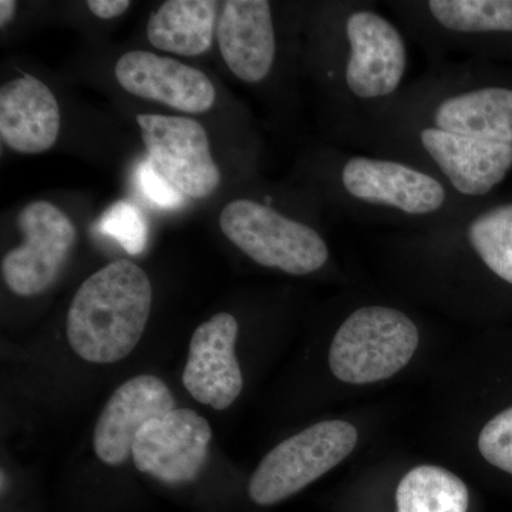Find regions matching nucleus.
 Masks as SVG:
<instances>
[{
	"label": "nucleus",
	"instance_id": "nucleus-1",
	"mask_svg": "<svg viewBox=\"0 0 512 512\" xmlns=\"http://www.w3.org/2000/svg\"><path fill=\"white\" fill-rule=\"evenodd\" d=\"M153 306V286L143 268L117 259L77 289L66 333L77 356L90 363H116L143 338Z\"/></svg>",
	"mask_w": 512,
	"mask_h": 512
},
{
	"label": "nucleus",
	"instance_id": "nucleus-2",
	"mask_svg": "<svg viewBox=\"0 0 512 512\" xmlns=\"http://www.w3.org/2000/svg\"><path fill=\"white\" fill-rule=\"evenodd\" d=\"M419 329L406 313L386 306L357 309L336 332L329 350V367L340 382H382L409 365Z\"/></svg>",
	"mask_w": 512,
	"mask_h": 512
},
{
	"label": "nucleus",
	"instance_id": "nucleus-3",
	"mask_svg": "<svg viewBox=\"0 0 512 512\" xmlns=\"http://www.w3.org/2000/svg\"><path fill=\"white\" fill-rule=\"evenodd\" d=\"M357 440L348 421L313 424L266 454L249 480V498L262 507L288 500L349 457Z\"/></svg>",
	"mask_w": 512,
	"mask_h": 512
},
{
	"label": "nucleus",
	"instance_id": "nucleus-4",
	"mask_svg": "<svg viewBox=\"0 0 512 512\" xmlns=\"http://www.w3.org/2000/svg\"><path fill=\"white\" fill-rule=\"evenodd\" d=\"M220 227L235 247L266 268L302 276L328 262V245L315 229L261 202H229L221 211Z\"/></svg>",
	"mask_w": 512,
	"mask_h": 512
},
{
	"label": "nucleus",
	"instance_id": "nucleus-5",
	"mask_svg": "<svg viewBox=\"0 0 512 512\" xmlns=\"http://www.w3.org/2000/svg\"><path fill=\"white\" fill-rule=\"evenodd\" d=\"M148 160L175 190L187 197H210L220 187L221 173L212 158L210 138L190 117L137 116Z\"/></svg>",
	"mask_w": 512,
	"mask_h": 512
},
{
	"label": "nucleus",
	"instance_id": "nucleus-6",
	"mask_svg": "<svg viewBox=\"0 0 512 512\" xmlns=\"http://www.w3.org/2000/svg\"><path fill=\"white\" fill-rule=\"evenodd\" d=\"M18 227L25 241L2 259L6 285L19 296L40 295L56 281L76 244L72 220L49 201H33L20 211Z\"/></svg>",
	"mask_w": 512,
	"mask_h": 512
},
{
	"label": "nucleus",
	"instance_id": "nucleus-7",
	"mask_svg": "<svg viewBox=\"0 0 512 512\" xmlns=\"http://www.w3.org/2000/svg\"><path fill=\"white\" fill-rule=\"evenodd\" d=\"M212 440L210 423L190 409H174L148 421L134 441V466L168 484L190 483L200 474Z\"/></svg>",
	"mask_w": 512,
	"mask_h": 512
},
{
	"label": "nucleus",
	"instance_id": "nucleus-8",
	"mask_svg": "<svg viewBox=\"0 0 512 512\" xmlns=\"http://www.w3.org/2000/svg\"><path fill=\"white\" fill-rule=\"evenodd\" d=\"M350 56L346 83L360 99L396 92L406 73V45L399 30L372 10H357L346 23Z\"/></svg>",
	"mask_w": 512,
	"mask_h": 512
},
{
	"label": "nucleus",
	"instance_id": "nucleus-9",
	"mask_svg": "<svg viewBox=\"0 0 512 512\" xmlns=\"http://www.w3.org/2000/svg\"><path fill=\"white\" fill-rule=\"evenodd\" d=\"M238 322L231 313H217L195 329L183 383L197 402L215 410L228 409L244 387L235 356Z\"/></svg>",
	"mask_w": 512,
	"mask_h": 512
},
{
	"label": "nucleus",
	"instance_id": "nucleus-10",
	"mask_svg": "<svg viewBox=\"0 0 512 512\" xmlns=\"http://www.w3.org/2000/svg\"><path fill=\"white\" fill-rule=\"evenodd\" d=\"M116 79L127 93L188 114L214 107L217 92L207 74L170 57L133 50L120 57Z\"/></svg>",
	"mask_w": 512,
	"mask_h": 512
},
{
	"label": "nucleus",
	"instance_id": "nucleus-11",
	"mask_svg": "<svg viewBox=\"0 0 512 512\" xmlns=\"http://www.w3.org/2000/svg\"><path fill=\"white\" fill-rule=\"evenodd\" d=\"M173 393L156 376L141 375L121 384L104 406L93 434L96 456L109 466L126 463L148 421L175 409Z\"/></svg>",
	"mask_w": 512,
	"mask_h": 512
},
{
	"label": "nucleus",
	"instance_id": "nucleus-12",
	"mask_svg": "<svg viewBox=\"0 0 512 512\" xmlns=\"http://www.w3.org/2000/svg\"><path fill=\"white\" fill-rule=\"evenodd\" d=\"M342 183L357 200L410 215L433 214L446 201V190L436 178L396 161L352 158L343 167Z\"/></svg>",
	"mask_w": 512,
	"mask_h": 512
},
{
	"label": "nucleus",
	"instance_id": "nucleus-13",
	"mask_svg": "<svg viewBox=\"0 0 512 512\" xmlns=\"http://www.w3.org/2000/svg\"><path fill=\"white\" fill-rule=\"evenodd\" d=\"M420 140L451 185L468 197L488 194L512 168V144L477 140L436 127L421 131Z\"/></svg>",
	"mask_w": 512,
	"mask_h": 512
},
{
	"label": "nucleus",
	"instance_id": "nucleus-14",
	"mask_svg": "<svg viewBox=\"0 0 512 512\" xmlns=\"http://www.w3.org/2000/svg\"><path fill=\"white\" fill-rule=\"evenodd\" d=\"M218 45L228 69L245 83L271 73L276 56L271 5L265 0H228L217 25Z\"/></svg>",
	"mask_w": 512,
	"mask_h": 512
},
{
	"label": "nucleus",
	"instance_id": "nucleus-15",
	"mask_svg": "<svg viewBox=\"0 0 512 512\" xmlns=\"http://www.w3.org/2000/svg\"><path fill=\"white\" fill-rule=\"evenodd\" d=\"M60 126L59 103L42 80L23 74L0 87V137L16 153L50 150L59 138Z\"/></svg>",
	"mask_w": 512,
	"mask_h": 512
},
{
	"label": "nucleus",
	"instance_id": "nucleus-16",
	"mask_svg": "<svg viewBox=\"0 0 512 512\" xmlns=\"http://www.w3.org/2000/svg\"><path fill=\"white\" fill-rule=\"evenodd\" d=\"M434 124L447 133L512 144V90L485 87L450 97L437 107Z\"/></svg>",
	"mask_w": 512,
	"mask_h": 512
},
{
	"label": "nucleus",
	"instance_id": "nucleus-17",
	"mask_svg": "<svg viewBox=\"0 0 512 512\" xmlns=\"http://www.w3.org/2000/svg\"><path fill=\"white\" fill-rule=\"evenodd\" d=\"M217 13L214 0H168L148 20V40L156 49L174 55H204L214 40Z\"/></svg>",
	"mask_w": 512,
	"mask_h": 512
},
{
	"label": "nucleus",
	"instance_id": "nucleus-18",
	"mask_svg": "<svg viewBox=\"0 0 512 512\" xmlns=\"http://www.w3.org/2000/svg\"><path fill=\"white\" fill-rule=\"evenodd\" d=\"M468 504L466 483L443 467H414L397 485L396 512H467Z\"/></svg>",
	"mask_w": 512,
	"mask_h": 512
},
{
	"label": "nucleus",
	"instance_id": "nucleus-19",
	"mask_svg": "<svg viewBox=\"0 0 512 512\" xmlns=\"http://www.w3.org/2000/svg\"><path fill=\"white\" fill-rule=\"evenodd\" d=\"M429 9L453 32H512V0H431Z\"/></svg>",
	"mask_w": 512,
	"mask_h": 512
},
{
	"label": "nucleus",
	"instance_id": "nucleus-20",
	"mask_svg": "<svg viewBox=\"0 0 512 512\" xmlns=\"http://www.w3.org/2000/svg\"><path fill=\"white\" fill-rule=\"evenodd\" d=\"M468 239L481 261L512 285V204L477 217L468 228Z\"/></svg>",
	"mask_w": 512,
	"mask_h": 512
},
{
	"label": "nucleus",
	"instance_id": "nucleus-21",
	"mask_svg": "<svg viewBox=\"0 0 512 512\" xmlns=\"http://www.w3.org/2000/svg\"><path fill=\"white\" fill-rule=\"evenodd\" d=\"M97 231L117 239L128 254L138 255L147 244V222L136 205L130 201H117L101 215Z\"/></svg>",
	"mask_w": 512,
	"mask_h": 512
},
{
	"label": "nucleus",
	"instance_id": "nucleus-22",
	"mask_svg": "<svg viewBox=\"0 0 512 512\" xmlns=\"http://www.w3.org/2000/svg\"><path fill=\"white\" fill-rule=\"evenodd\" d=\"M478 450L491 466L512 474V407L485 424L478 437Z\"/></svg>",
	"mask_w": 512,
	"mask_h": 512
},
{
	"label": "nucleus",
	"instance_id": "nucleus-23",
	"mask_svg": "<svg viewBox=\"0 0 512 512\" xmlns=\"http://www.w3.org/2000/svg\"><path fill=\"white\" fill-rule=\"evenodd\" d=\"M137 181L140 190L148 201L160 208H178L183 205L184 195L175 190L173 185L158 173L150 160L144 161L137 171Z\"/></svg>",
	"mask_w": 512,
	"mask_h": 512
},
{
	"label": "nucleus",
	"instance_id": "nucleus-24",
	"mask_svg": "<svg viewBox=\"0 0 512 512\" xmlns=\"http://www.w3.org/2000/svg\"><path fill=\"white\" fill-rule=\"evenodd\" d=\"M128 0H89L87 8L96 18L109 20L119 18L130 9Z\"/></svg>",
	"mask_w": 512,
	"mask_h": 512
},
{
	"label": "nucleus",
	"instance_id": "nucleus-25",
	"mask_svg": "<svg viewBox=\"0 0 512 512\" xmlns=\"http://www.w3.org/2000/svg\"><path fill=\"white\" fill-rule=\"evenodd\" d=\"M16 8H18V3L13 2V0H2L0 2V25H2V28H5L13 19Z\"/></svg>",
	"mask_w": 512,
	"mask_h": 512
}]
</instances>
